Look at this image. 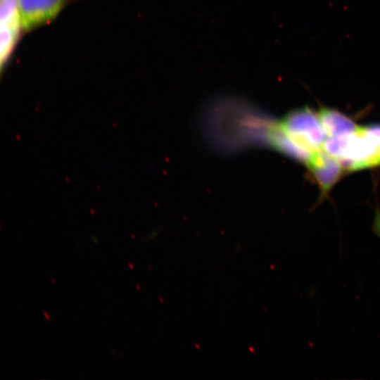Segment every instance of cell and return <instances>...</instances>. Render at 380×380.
<instances>
[{
	"instance_id": "8",
	"label": "cell",
	"mask_w": 380,
	"mask_h": 380,
	"mask_svg": "<svg viewBox=\"0 0 380 380\" xmlns=\"http://www.w3.org/2000/svg\"><path fill=\"white\" fill-rule=\"evenodd\" d=\"M375 229L376 233L380 236V219L378 217L375 222Z\"/></svg>"
},
{
	"instance_id": "2",
	"label": "cell",
	"mask_w": 380,
	"mask_h": 380,
	"mask_svg": "<svg viewBox=\"0 0 380 380\" xmlns=\"http://www.w3.org/2000/svg\"><path fill=\"white\" fill-rule=\"evenodd\" d=\"M277 126L293 142L312 153L320 151L326 140L319 115L309 108L291 112Z\"/></svg>"
},
{
	"instance_id": "3",
	"label": "cell",
	"mask_w": 380,
	"mask_h": 380,
	"mask_svg": "<svg viewBox=\"0 0 380 380\" xmlns=\"http://www.w3.org/2000/svg\"><path fill=\"white\" fill-rule=\"evenodd\" d=\"M24 32L19 0H0V70L3 72Z\"/></svg>"
},
{
	"instance_id": "7",
	"label": "cell",
	"mask_w": 380,
	"mask_h": 380,
	"mask_svg": "<svg viewBox=\"0 0 380 380\" xmlns=\"http://www.w3.org/2000/svg\"><path fill=\"white\" fill-rule=\"evenodd\" d=\"M43 314L45 317V319L47 322H49L51 320V315L46 310H43Z\"/></svg>"
},
{
	"instance_id": "5",
	"label": "cell",
	"mask_w": 380,
	"mask_h": 380,
	"mask_svg": "<svg viewBox=\"0 0 380 380\" xmlns=\"http://www.w3.org/2000/svg\"><path fill=\"white\" fill-rule=\"evenodd\" d=\"M307 165L321 188L325 191L337 181L343 167L337 159L324 151L315 152Z\"/></svg>"
},
{
	"instance_id": "9",
	"label": "cell",
	"mask_w": 380,
	"mask_h": 380,
	"mask_svg": "<svg viewBox=\"0 0 380 380\" xmlns=\"http://www.w3.org/2000/svg\"><path fill=\"white\" fill-rule=\"evenodd\" d=\"M128 265H129V268H130L131 270H133V269H134V265H133L132 262H128Z\"/></svg>"
},
{
	"instance_id": "10",
	"label": "cell",
	"mask_w": 380,
	"mask_h": 380,
	"mask_svg": "<svg viewBox=\"0 0 380 380\" xmlns=\"http://www.w3.org/2000/svg\"><path fill=\"white\" fill-rule=\"evenodd\" d=\"M51 281H52V283H53V284H56V281H55V279H54L52 277H51Z\"/></svg>"
},
{
	"instance_id": "4",
	"label": "cell",
	"mask_w": 380,
	"mask_h": 380,
	"mask_svg": "<svg viewBox=\"0 0 380 380\" xmlns=\"http://www.w3.org/2000/svg\"><path fill=\"white\" fill-rule=\"evenodd\" d=\"M69 0H19L24 32H28L53 21Z\"/></svg>"
},
{
	"instance_id": "6",
	"label": "cell",
	"mask_w": 380,
	"mask_h": 380,
	"mask_svg": "<svg viewBox=\"0 0 380 380\" xmlns=\"http://www.w3.org/2000/svg\"><path fill=\"white\" fill-rule=\"evenodd\" d=\"M319 117L325 133L329 137L352 133L358 127L348 117L334 110L322 109Z\"/></svg>"
},
{
	"instance_id": "1",
	"label": "cell",
	"mask_w": 380,
	"mask_h": 380,
	"mask_svg": "<svg viewBox=\"0 0 380 380\" xmlns=\"http://www.w3.org/2000/svg\"><path fill=\"white\" fill-rule=\"evenodd\" d=\"M322 149L343 167L350 170L380 164L379 148L365 127H358L354 132L330 137L325 140Z\"/></svg>"
}]
</instances>
